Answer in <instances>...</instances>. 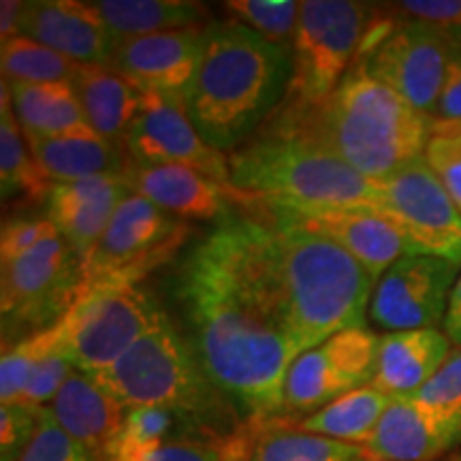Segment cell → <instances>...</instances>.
<instances>
[{
	"instance_id": "6da1fadb",
	"label": "cell",
	"mask_w": 461,
	"mask_h": 461,
	"mask_svg": "<svg viewBox=\"0 0 461 461\" xmlns=\"http://www.w3.org/2000/svg\"><path fill=\"white\" fill-rule=\"evenodd\" d=\"M173 295L188 342L244 423L285 417V384L310 350L280 229L229 214L184 255Z\"/></svg>"
},
{
	"instance_id": "7a4b0ae2",
	"label": "cell",
	"mask_w": 461,
	"mask_h": 461,
	"mask_svg": "<svg viewBox=\"0 0 461 461\" xmlns=\"http://www.w3.org/2000/svg\"><path fill=\"white\" fill-rule=\"evenodd\" d=\"M293 51L241 22H207L197 71L182 103L199 135L235 152L286 99Z\"/></svg>"
},
{
	"instance_id": "3957f363",
	"label": "cell",
	"mask_w": 461,
	"mask_h": 461,
	"mask_svg": "<svg viewBox=\"0 0 461 461\" xmlns=\"http://www.w3.org/2000/svg\"><path fill=\"white\" fill-rule=\"evenodd\" d=\"M280 118L319 140L370 182H383L423 157L438 120L380 84L359 60L325 103L282 109Z\"/></svg>"
},
{
	"instance_id": "277c9868",
	"label": "cell",
	"mask_w": 461,
	"mask_h": 461,
	"mask_svg": "<svg viewBox=\"0 0 461 461\" xmlns=\"http://www.w3.org/2000/svg\"><path fill=\"white\" fill-rule=\"evenodd\" d=\"M229 188L241 201L370 207L376 184L285 118L229 154Z\"/></svg>"
},
{
	"instance_id": "5b68a950",
	"label": "cell",
	"mask_w": 461,
	"mask_h": 461,
	"mask_svg": "<svg viewBox=\"0 0 461 461\" xmlns=\"http://www.w3.org/2000/svg\"><path fill=\"white\" fill-rule=\"evenodd\" d=\"M92 378L126 408H163L186 419L210 440L221 442L244 423L233 403L207 378L169 314L122 359Z\"/></svg>"
},
{
	"instance_id": "8992f818",
	"label": "cell",
	"mask_w": 461,
	"mask_h": 461,
	"mask_svg": "<svg viewBox=\"0 0 461 461\" xmlns=\"http://www.w3.org/2000/svg\"><path fill=\"white\" fill-rule=\"evenodd\" d=\"M376 5L357 0H302L293 37V79L286 107L314 109L338 88L366 50Z\"/></svg>"
},
{
	"instance_id": "52a82bcc",
	"label": "cell",
	"mask_w": 461,
	"mask_h": 461,
	"mask_svg": "<svg viewBox=\"0 0 461 461\" xmlns=\"http://www.w3.org/2000/svg\"><path fill=\"white\" fill-rule=\"evenodd\" d=\"M0 308L5 344L14 346L56 325L77 303L84 288V263L56 233L24 255L3 261Z\"/></svg>"
},
{
	"instance_id": "ba28073f",
	"label": "cell",
	"mask_w": 461,
	"mask_h": 461,
	"mask_svg": "<svg viewBox=\"0 0 461 461\" xmlns=\"http://www.w3.org/2000/svg\"><path fill=\"white\" fill-rule=\"evenodd\" d=\"M190 227L141 194L118 205L105 233L84 261V288L137 285L141 276L180 250Z\"/></svg>"
},
{
	"instance_id": "9c48e42d",
	"label": "cell",
	"mask_w": 461,
	"mask_h": 461,
	"mask_svg": "<svg viewBox=\"0 0 461 461\" xmlns=\"http://www.w3.org/2000/svg\"><path fill=\"white\" fill-rule=\"evenodd\" d=\"M77 321L65 346L75 370L96 376L120 361L167 314L140 285H113L82 291L73 305Z\"/></svg>"
},
{
	"instance_id": "30bf717a",
	"label": "cell",
	"mask_w": 461,
	"mask_h": 461,
	"mask_svg": "<svg viewBox=\"0 0 461 461\" xmlns=\"http://www.w3.org/2000/svg\"><path fill=\"white\" fill-rule=\"evenodd\" d=\"M374 184L376 194L366 210L387 218L408 240L414 255L461 263V212L425 157Z\"/></svg>"
},
{
	"instance_id": "8fae6325",
	"label": "cell",
	"mask_w": 461,
	"mask_h": 461,
	"mask_svg": "<svg viewBox=\"0 0 461 461\" xmlns=\"http://www.w3.org/2000/svg\"><path fill=\"white\" fill-rule=\"evenodd\" d=\"M448 60L451 34L411 17L384 26L378 41L359 56L363 68L374 79L434 118Z\"/></svg>"
},
{
	"instance_id": "7c38bea8",
	"label": "cell",
	"mask_w": 461,
	"mask_h": 461,
	"mask_svg": "<svg viewBox=\"0 0 461 461\" xmlns=\"http://www.w3.org/2000/svg\"><path fill=\"white\" fill-rule=\"evenodd\" d=\"M380 338L361 327L344 330L305 350L285 384V417L312 414L357 389L370 387L378 367Z\"/></svg>"
},
{
	"instance_id": "4fadbf2b",
	"label": "cell",
	"mask_w": 461,
	"mask_h": 461,
	"mask_svg": "<svg viewBox=\"0 0 461 461\" xmlns=\"http://www.w3.org/2000/svg\"><path fill=\"white\" fill-rule=\"evenodd\" d=\"M461 263L431 255H406L380 276L372 293L370 321L380 330H438Z\"/></svg>"
},
{
	"instance_id": "5bb4252c",
	"label": "cell",
	"mask_w": 461,
	"mask_h": 461,
	"mask_svg": "<svg viewBox=\"0 0 461 461\" xmlns=\"http://www.w3.org/2000/svg\"><path fill=\"white\" fill-rule=\"evenodd\" d=\"M257 212H263L267 221L293 224L331 240L353 255L376 282L395 261L414 255L408 240L387 218L366 207L257 203Z\"/></svg>"
},
{
	"instance_id": "9a60e30c",
	"label": "cell",
	"mask_w": 461,
	"mask_h": 461,
	"mask_svg": "<svg viewBox=\"0 0 461 461\" xmlns=\"http://www.w3.org/2000/svg\"><path fill=\"white\" fill-rule=\"evenodd\" d=\"M124 149L137 165L190 167L229 186V157L199 135L177 96L143 92L140 113L124 137Z\"/></svg>"
},
{
	"instance_id": "2e32d148",
	"label": "cell",
	"mask_w": 461,
	"mask_h": 461,
	"mask_svg": "<svg viewBox=\"0 0 461 461\" xmlns=\"http://www.w3.org/2000/svg\"><path fill=\"white\" fill-rule=\"evenodd\" d=\"M205 26L157 32L118 43L112 68L141 92L182 99L197 71Z\"/></svg>"
},
{
	"instance_id": "e0dca14e",
	"label": "cell",
	"mask_w": 461,
	"mask_h": 461,
	"mask_svg": "<svg viewBox=\"0 0 461 461\" xmlns=\"http://www.w3.org/2000/svg\"><path fill=\"white\" fill-rule=\"evenodd\" d=\"M20 34L48 45L75 65L112 67L115 43L90 3L28 0L22 9Z\"/></svg>"
},
{
	"instance_id": "ac0fdd59",
	"label": "cell",
	"mask_w": 461,
	"mask_h": 461,
	"mask_svg": "<svg viewBox=\"0 0 461 461\" xmlns=\"http://www.w3.org/2000/svg\"><path fill=\"white\" fill-rule=\"evenodd\" d=\"M129 194L131 188L120 176L51 184L48 218L84 263L99 244L118 205Z\"/></svg>"
},
{
	"instance_id": "d6986e66",
	"label": "cell",
	"mask_w": 461,
	"mask_h": 461,
	"mask_svg": "<svg viewBox=\"0 0 461 461\" xmlns=\"http://www.w3.org/2000/svg\"><path fill=\"white\" fill-rule=\"evenodd\" d=\"M124 184L180 221H222L229 216L230 188L197 169L182 165L129 163Z\"/></svg>"
},
{
	"instance_id": "ffe728a7",
	"label": "cell",
	"mask_w": 461,
	"mask_h": 461,
	"mask_svg": "<svg viewBox=\"0 0 461 461\" xmlns=\"http://www.w3.org/2000/svg\"><path fill=\"white\" fill-rule=\"evenodd\" d=\"M461 442V419L393 397L366 451L380 461H434Z\"/></svg>"
},
{
	"instance_id": "44dd1931",
	"label": "cell",
	"mask_w": 461,
	"mask_h": 461,
	"mask_svg": "<svg viewBox=\"0 0 461 461\" xmlns=\"http://www.w3.org/2000/svg\"><path fill=\"white\" fill-rule=\"evenodd\" d=\"M451 339L440 330L397 331L380 338L372 387L391 397L411 395L428 384L451 355Z\"/></svg>"
},
{
	"instance_id": "7402d4cb",
	"label": "cell",
	"mask_w": 461,
	"mask_h": 461,
	"mask_svg": "<svg viewBox=\"0 0 461 461\" xmlns=\"http://www.w3.org/2000/svg\"><path fill=\"white\" fill-rule=\"evenodd\" d=\"M50 408L58 425L92 455V461L120 429L129 412L122 402L79 370L68 376Z\"/></svg>"
},
{
	"instance_id": "603a6c76",
	"label": "cell",
	"mask_w": 461,
	"mask_h": 461,
	"mask_svg": "<svg viewBox=\"0 0 461 461\" xmlns=\"http://www.w3.org/2000/svg\"><path fill=\"white\" fill-rule=\"evenodd\" d=\"M39 169L50 184H68L101 176H124L131 158L96 132L60 137H26Z\"/></svg>"
},
{
	"instance_id": "cb8c5ba5",
	"label": "cell",
	"mask_w": 461,
	"mask_h": 461,
	"mask_svg": "<svg viewBox=\"0 0 461 461\" xmlns=\"http://www.w3.org/2000/svg\"><path fill=\"white\" fill-rule=\"evenodd\" d=\"M71 86L90 129L113 146L124 148V137L141 107L143 92L112 67L79 65Z\"/></svg>"
},
{
	"instance_id": "d4e9b609",
	"label": "cell",
	"mask_w": 461,
	"mask_h": 461,
	"mask_svg": "<svg viewBox=\"0 0 461 461\" xmlns=\"http://www.w3.org/2000/svg\"><path fill=\"white\" fill-rule=\"evenodd\" d=\"M113 43L148 34L205 26L210 7L190 0H90Z\"/></svg>"
},
{
	"instance_id": "484cf974",
	"label": "cell",
	"mask_w": 461,
	"mask_h": 461,
	"mask_svg": "<svg viewBox=\"0 0 461 461\" xmlns=\"http://www.w3.org/2000/svg\"><path fill=\"white\" fill-rule=\"evenodd\" d=\"M11 107L26 137H60L95 132L86 120L71 82H9Z\"/></svg>"
},
{
	"instance_id": "4316f807",
	"label": "cell",
	"mask_w": 461,
	"mask_h": 461,
	"mask_svg": "<svg viewBox=\"0 0 461 461\" xmlns=\"http://www.w3.org/2000/svg\"><path fill=\"white\" fill-rule=\"evenodd\" d=\"M186 438L210 440L186 419L163 408H129L124 423L109 438L95 461H152L165 445Z\"/></svg>"
},
{
	"instance_id": "83f0119b",
	"label": "cell",
	"mask_w": 461,
	"mask_h": 461,
	"mask_svg": "<svg viewBox=\"0 0 461 461\" xmlns=\"http://www.w3.org/2000/svg\"><path fill=\"white\" fill-rule=\"evenodd\" d=\"M391 400L393 397L389 393L370 384V387L357 389L353 393L339 397V400L331 402L330 406L308 414V417L297 420V423H291V420H286V423L302 431H308V434L366 447L374 436V431H376Z\"/></svg>"
},
{
	"instance_id": "f1b7e54d",
	"label": "cell",
	"mask_w": 461,
	"mask_h": 461,
	"mask_svg": "<svg viewBox=\"0 0 461 461\" xmlns=\"http://www.w3.org/2000/svg\"><path fill=\"white\" fill-rule=\"evenodd\" d=\"M250 428L252 461H355L366 453V447L308 434L282 419Z\"/></svg>"
},
{
	"instance_id": "f546056e",
	"label": "cell",
	"mask_w": 461,
	"mask_h": 461,
	"mask_svg": "<svg viewBox=\"0 0 461 461\" xmlns=\"http://www.w3.org/2000/svg\"><path fill=\"white\" fill-rule=\"evenodd\" d=\"M0 188L3 199L24 194L34 201L48 199L51 190V184L39 169L24 131L11 107L7 79L0 84Z\"/></svg>"
},
{
	"instance_id": "4dcf8cb0",
	"label": "cell",
	"mask_w": 461,
	"mask_h": 461,
	"mask_svg": "<svg viewBox=\"0 0 461 461\" xmlns=\"http://www.w3.org/2000/svg\"><path fill=\"white\" fill-rule=\"evenodd\" d=\"M75 321H77V314H75V308H71L56 325L32 333V336L20 339V342L3 350V361H0V400H3V406L22 402L28 380L37 370L39 363L56 350H65L75 330Z\"/></svg>"
},
{
	"instance_id": "1f68e13d",
	"label": "cell",
	"mask_w": 461,
	"mask_h": 461,
	"mask_svg": "<svg viewBox=\"0 0 461 461\" xmlns=\"http://www.w3.org/2000/svg\"><path fill=\"white\" fill-rule=\"evenodd\" d=\"M3 79L22 84L71 82L79 65L24 34L0 45Z\"/></svg>"
},
{
	"instance_id": "d6a6232c",
	"label": "cell",
	"mask_w": 461,
	"mask_h": 461,
	"mask_svg": "<svg viewBox=\"0 0 461 461\" xmlns=\"http://www.w3.org/2000/svg\"><path fill=\"white\" fill-rule=\"evenodd\" d=\"M229 14L238 17V22L252 31L263 34L269 41L291 48L295 37L299 3L295 0H229L222 5Z\"/></svg>"
},
{
	"instance_id": "836d02e7",
	"label": "cell",
	"mask_w": 461,
	"mask_h": 461,
	"mask_svg": "<svg viewBox=\"0 0 461 461\" xmlns=\"http://www.w3.org/2000/svg\"><path fill=\"white\" fill-rule=\"evenodd\" d=\"M423 157L461 212V122L438 120Z\"/></svg>"
},
{
	"instance_id": "e575fe53",
	"label": "cell",
	"mask_w": 461,
	"mask_h": 461,
	"mask_svg": "<svg viewBox=\"0 0 461 461\" xmlns=\"http://www.w3.org/2000/svg\"><path fill=\"white\" fill-rule=\"evenodd\" d=\"M402 397H408L429 412L461 419V348L448 355L445 366L434 374L428 384Z\"/></svg>"
},
{
	"instance_id": "d590c367",
	"label": "cell",
	"mask_w": 461,
	"mask_h": 461,
	"mask_svg": "<svg viewBox=\"0 0 461 461\" xmlns=\"http://www.w3.org/2000/svg\"><path fill=\"white\" fill-rule=\"evenodd\" d=\"M17 461H92V455L58 425L51 408H43L37 434Z\"/></svg>"
},
{
	"instance_id": "8d00e7d4",
	"label": "cell",
	"mask_w": 461,
	"mask_h": 461,
	"mask_svg": "<svg viewBox=\"0 0 461 461\" xmlns=\"http://www.w3.org/2000/svg\"><path fill=\"white\" fill-rule=\"evenodd\" d=\"M43 408L9 403L0 408V461H17L37 434Z\"/></svg>"
},
{
	"instance_id": "74e56055",
	"label": "cell",
	"mask_w": 461,
	"mask_h": 461,
	"mask_svg": "<svg viewBox=\"0 0 461 461\" xmlns=\"http://www.w3.org/2000/svg\"><path fill=\"white\" fill-rule=\"evenodd\" d=\"M73 372L75 366L65 355V350H56V353L45 357L28 380V387L20 403H28L34 408L51 406V402L56 400V395L60 393V389L65 387Z\"/></svg>"
},
{
	"instance_id": "f35d334b",
	"label": "cell",
	"mask_w": 461,
	"mask_h": 461,
	"mask_svg": "<svg viewBox=\"0 0 461 461\" xmlns=\"http://www.w3.org/2000/svg\"><path fill=\"white\" fill-rule=\"evenodd\" d=\"M54 233L56 227L50 218H11L3 224V233H0V261L24 255Z\"/></svg>"
},
{
	"instance_id": "ab89813d",
	"label": "cell",
	"mask_w": 461,
	"mask_h": 461,
	"mask_svg": "<svg viewBox=\"0 0 461 461\" xmlns=\"http://www.w3.org/2000/svg\"><path fill=\"white\" fill-rule=\"evenodd\" d=\"M393 7L402 17L461 32V0H403Z\"/></svg>"
},
{
	"instance_id": "60d3db41",
	"label": "cell",
	"mask_w": 461,
	"mask_h": 461,
	"mask_svg": "<svg viewBox=\"0 0 461 461\" xmlns=\"http://www.w3.org/2000/svg\"><path fill=\"white\" fill-rule=\"evenodd\" d=\"M447 32L451 34V60H448L445 86H442L440 101H438L436 107V120H440V122H461V32Z\"/></svg>"
},
{
	"instance_id": "b9f144b4",
	"label": "cell",
	"mask_w": 461,
	"mask_h": 461,
	"mask_svg": "<svg viewBox=\"0 0 461 461\" xmlns=\"http://www.w3.org/2000/svg\"><path fill=\"white\" fill-rule=\"evenodd\" d=\"M218 445L221 442L199 440V438L173 440L160 448L152 461H221Z\"/></svg>"
},
{
	"instance_id": "7bdbcfd3",
	"label": "cell",
	"mask_w": 461,
	"mask_h": 461,
	"mask_svg": "<svg viewBox=\"0 0 461 461\" xmlns=\"http://www.w3.org/2000/svg\"><path fill=\"white\" fill-rule=\"evenodd\" d=\"M221 461H252V428L250 423H241V428L221 440L218 445Z\"/></svg>"
},
{
	"instance_id": "ee69618b",
	"label": "cell",
	"mask_w": 461,
	"mask_h": 461,
	"mask_svg": "<svg viewBox=\"0 0 461 461\" xmlns=\"http://www.w3.org/2000/svg\"><path fill=\"white\" fill-rule=\"evenodd\" d=\"M445 333L447 338L451 339V344L461 348V274L457 282H455L451 297H448V308H447V316H445Z\"/></svg>"
},
{
	"instance_id": "f6af8a7d",
	"label": "cell",
	"mask_w": 461,
	"mask_h": 461,
	"mask_svg": "<svg viewBox=\"0 0 461 461\" xmlns=\"http://www.w3.org/2000/svg\"><path fill=\"white\" fill-rule=\"evenodd\" d=\"M24 3L20 0H3L0 3V41L20 37V20Z\"/></svg>"
},
{
	"instance_id": "bcb514c9",
	"label": "cell",
	"mask_w": 461,
	"mask_h": 461,
	"mask_svg": "<svg viewBox=\"0 0 461 461\" xmlns=\"http://www.w3.org/2000/svg\"><path fill=\"white\" fill-rule=\"evenodd\" d=\"M355 461H380V459H374V457H372V455L366 451V453H363V455H361V457H359V459H355Z\"/></svg>"
},
{
	"instance_id": "7dc6e473",
	"label": "cell",
	"mask_w": 461,
	"mask_h": 461,
	"mask_svg": "<svg viewBox=\"0 0 461 461\" xmlns=\"http://www.w3.org/2000/svg\"><path fill=\"white\" fill-rule=\"evenodd\" d=\"M455 461H461V451L457 453V457H455Z\"/></svg>"
}]
</instances>
